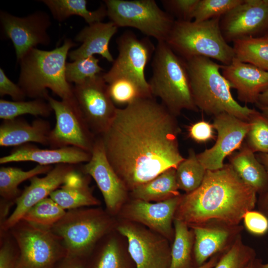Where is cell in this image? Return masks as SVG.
Instances as JSON below:
<instances>
[{
    "instance_id": "obj_54",
    "label": "cell",
    "mask_w": 268,
    "mask_h": 268,
    "mask_svg": "<svg viewBox=\"0 0 268 268\" xmlns=\"http://www.w3.org/2000/svg\"><path fill=\"white\" fill-rule=\"evenodd\" d=\"M256 259L253 262H252L250 265L247 268H256Z\"/></svg>"
},
{
    "instance_id": "obj_11",
    "label": "cell",
    "mask_w": 268,
    "mask_h": 268,
    "mask_svg": "<svg viewBox=\"0 0 268 268\" xmlns=\"http://www.w3.org/2000/svg\"><path fill=\"white\" fill-rule=\"evenodd\" d=\"M47 101L56 117V125L49 136L50 147L74 146L91 153L97 136L90 130L76 101H59L49 95Z\"/></svg>"
},
{
    "instance_id": "obj_14",
    "label": "cell",
    "mask_w": 268,
    "mask_h": 268,
    "mask_svg": "<svg viewBox=\"0 0 268 268\" xmlns=\"http://www.w3.org/2000/svg\"><path fill=\"white\" fill-rule=\"evenodd\" d=\"M128 241L129 253L136 268H169L171 250L166 238L132 223L118 226Z\"/></svg>"
},
{
    "instance_id": "obj_24",
    "label": "cell",
    "mask_w": 268,
    "mask_h": 268,
    "mask_svg": "<svg viewBox=\"0 0 268 268\" xmlns=\"http://www.w3.org/2000/svg\"><path fill=\"white\" fill-rule=\"evenodd\" d=\"M50 123L36 119L31 124L21 118L3 120L0 125V146H18L30 142L49 145Z\"/></svg>"
},
{
    "instance_id": "obj_43",
    "label": "cell",
    "mask_w": 268,
    "mask_h": 268,
    "mask_svg": "<svg viewBox=\"0 0 268 268\" xmlns=\"http://www.w3.org/2000/svg\"><path fill=\"white\" fill-rule=\"evenodd\" d=\"M242 220L246 229L253 235L262 236L268 232V218L259 210L247 211Z\"/></svg>"
},
{
    "instance_id": "obj_13",
    "label": "cell",
    "mask_w": 268,
    "mask_h": 268,
    "mask_svg": "<svg viewBox=\"0 0 268 268\" xmlns=\"http://www.w3.org/2000/svg\"><path fill=\"white\" fill-rule=\"evenodd\" d=\"M0 23L3 37L13 44L18 62L38 45H48L51 42L47 32L51 20L44 11H36L25 17H17L1 10Z\"/></svg>"
},
{
    "instance_id": "obj_16",
    "label": "cell",
    "mask_w": 268,
    "mask_h": 268,
    "mask_svg": "<svg viewBox=\"0 0 268 268\" xmlns=\"http://www.w3.org/2000/svg\"><path fill=\"white\" fill-rule=\"evenodd\" d=\"M91 153L81 170L93 178L102 194L107 212L114 214L126 201L129 190L109 162L99 136Z\"/></svg>"
},
{
    "instance_id": "obj_32",
    "label": "cell",
    "mask_w": 268,
    "mask_h": 268,
    "mask_svg": "<svg viewBox=\"0 0 268 268\" xmlns=\"http://www.w3.org/2000/svg\"><path fill=\"white\" fill-rule=\"evenodd\" d=\"M206 171L194 150L189 149L187 158L181 161L176 169L179 189L186 193L195 191L201 185Z\"/></svg>"
},
{
    "instance_id": "obj_9",
    "label": "cell",
    "mask_w": 268,
    "mask_h": 268,
    "mask_svg": "<svg viewBox=\"0 0 268 268\" xmlns=\"http://www.w3.org/2000/svg\"><path fill=\"white\" fill-rule=\"evenodd\" d=\"M107 16L119 27L137 29L157 42L166 41L175 20L154 0H105Z\"/></svg>"
},
{
    "instance_id": "obj_34",
    "label": "cell",
    "mask_w": 268,
    "mask_h": 268,
    "mask_svg": "<svg viewBox=\"0 0 268 268\" xmlns=\"http://www.w3.org/2000/svg\"><path fill=\"white\" fill-rule=\"evenodd\" d=\"M66 211L48 197L31 207L21 219L37 226L51 229Z\"/></svg>"
},
{
    "instance_id": "obj_37",
    "label": "cell",
    "mask_w": 268,
    "mask_h": 268,
    "mask_svg": "<svg viewBox=\"0 0 268 268\" xmlns=\"http://www.w3.org/2000/svg\"><path fill=\"white\" fill-rule=\"evenodd\" d=\"M248 122L246 145L254 153H268V119L255 110Z\"/></svg>"
},
{
    "instance_id": "obj_47",
    "label": "cell",
    "mask_w": 268,
    "mask_h": 268,
    "mask_svg": "<svg viewBox=\"0 0 268 268\" xmlns=\"http://www.w3.org/2000/svg\"><path fill=\"white\" fill-rule=\"evenodd\" d=\"M15 204L13 202L6 201L2 199L0 200V226H2L6 221L10 214V209L12 205Z\"/></svg>"
},
{
    "instance_id": "obj_26",
    "label": "cell",
    "mask_w": 268,
    "mask_h": 268,
    "mask_svg": "<svg viewBox=\"0 0 268 268\" xmlns=\"http://www.w3.org/2000/svg\"><path fill=\"white\" fill-rule=\"evenodd\" d=\"M230 164L247 185L260 194L268 186V173L254 152L246 145L230 156Z\"/></svg>"
},
{
    "instance_id": "obj_4",
    "label": "cell",
    "mask_w": 268,
    "mask_h": 268,
    "mask_svg": "<svg viewBox=\"0 0 268 268\" xmlns=\"http://www.w3.org/2000/svg\"><path fill=\"white\" fill-rule=\"evenodd\" d=\"M184 60L192 95L198 110L214 116L226 113L248 121L255 109L242 106L234 99L230 85L220 72L221 65L204 57Z\"/></svg>"
},
{
    "instance_id": "obj_22",
    "label": "cell",
    "mask_w": 268,
    "mask_h": 268,
    "mask_svg": "<svg viewBox=\"0 0 268 268\" xmlns=\"http://www.w3.org/2000/svg\"><path fill=\"white\" fill-rule=\"evenodd\" d=\"M191 227L195 237L194 255L197 266L202 265L220 252L227 250L230 246H226L235 240L240 230L238 226L214 222Z\"/></svg>"
},
{
    "instance_id": "obj_8",
    "label": "cell",
    "mask_w": 268,
    "mask_h": 268,
    "mask_svg": "<svg viewBox=\"0 0 268 268\" xmlns=\"http://www.w3.org/2000/svg\"><path fill=\"white\" fill-rule=\"evenodd\" d=\"M9 231L19 250L16 268H55L67 256L62 240L51 229L21 219Z\"/></svg>"
},
{
    "instance_id": "obj_7",
    "label": "cell",
    "mask_w": 268,
    "mask_h": 268,
    "mask_svg": "<svg viewBox=\"0 0 268 268\" xmlns=\"http://www.w3.org/2000/svg\"><path fill=\"white\" fill-rule=\"evenodd\" d=\"M113 226L108 212L81 207L67 210L51 230L62 240L67 255L87 258Z\"/></svg>"
},
{
    "instance_id": "obj_52",
    "label": "cell",
    "mask_w": 268,
    "mask_h": 268,
    "mask_svg": "<svg viewBox=\"0 0 268 268\" xmlns=\"http://www.w3.org/2000/svg\"><path fill=\"white\" fill-rule=\"evenodd\" d=\"M256 268H268V262L267 263L264 264L258 260L256 262Z\"/></svg>"
},
{
    "instance_id": "obj_27",
    "label": "cell",
    "mask_w": 268,
    "mask_h": 268,
    "mask_svg": "<svg viewBox=\"0 0 268 268\" xmlns=\"http://www.w3.org/2000/svg\"><path fill=\"white\" fill-rule=\"evenodd\" d=\"M176 180V169L169 168L157 176L131 191L134 199L158 202L180 196Z\"/></svg>"
},
{
    "instance_id": "obj_5",
    "label": "cell",
    "mask_w": 268,
    "mask_h": 268,
    "mask_svg": "<svg viewBox=\"0 0 268 268\" xmlns=\"http://www.w3.org/2000/svg\"><path fill=\"white\" fill-rule=\"evenodd\" d=\"M151 67L152 74L148 82L153 97L159 98L176 117L185 109L199 110L192 95L185 61L165 41L157 42Z\"/></svg>"
},
{
    "instance_id": "obj_30",
    "label": "cell",
    "mask_w": 268,
    "mask_h": 268,
    "mask_svg": "<svg viewBox=\"0 0 268 268\" xmlns=\"http://www.w3.org/2000/svg\"><path fill=\"white\" fill-rule=\"evenodd\" d=\"M233 48L237 59L268 72V35L236 40Z\"/></svg>"
},
{
    "instance_id": "obj_51",
    "label": "cell",
    "mask_w": 268,
    "mask_h": 268,
    "mask_svg": "<svg viewBox=\"0 0 268 268\" xmlns=\"http://www.w3.org/2000/svg\"><path fill=\"white\" fill-rule=\"evenodd\" d=\"M256 157L268 173V153H260Z\"/></svg>"
},
{
    "instance_id": "obj_49",
    "label": "cell",
    "mask_w": 268,
    "mask_h": 268,
    "mask_svg": "<svg viewBox=\"0 0 268 268\" xmlns=\"http://www.w3.org/2000/svg\"><path fill=\"white\" fill-rule=\"evenodd\" d=\"M220 257L219 254L215 255L202 265L193 268H213Z\"/></svg>"
},
{
    "instance_id": "obj_6",
    "label": "cell",
    "mask_w": 268,
    "mask_h": 268,
    "mask_svg": "<svg viewBox=\"0 0 268 268\" xmlns=\"http://www.w3.org/2000/svg\"><path fill=\"white\" fill-rule=\"evenodd\" d=\"M221 17L200 22L175 20L166 42L184 60L204 57L228 65L235 53L222 34Z\"/></svg>"
},
{
    "instance_id": "obj_21",
    "label": "cell",
    "mask_w": 268,
    "mask_h": 268,
    "mask_svg": "<svg viewBox=\"0 0 268 268\" xmlns=\"http://www.w3.org/2000/svg\"><path fill=\"white\" fill-rule=\"evenodd\" d=\"M91 153L74 146L42 149L30 143L15 147L10 153L0 158V164L31 161L42 165H77L86 163Z\"/></svg>"
},
{
    "instance_id": "obj_25",
    "label": "cell",
    "mask_w": 268,
    "mask_h": 268,
    "mask_svg": "<svg viewBox=\"0 0 268 268\" xmlns=\"http://www.w3.org/2000/svg\"><path fill=\"white\" fill-rule=\"evenodd\" d=\"M90 178L81 170L75 169L49 197L66 210L99 205L100 201L93 196L89 186Z\"/></svg>"
},
{
    "instance_id": "obj_15",
    "label": "cell",
    "mask_w": 268,
    "mask_h": 268,
    "mask_svg": "<svg viewBox=\"0 0 268 268\" xmlns=\"http://www.w3.org/2000/svg\"><path fill=\"white\" fill-rule=\"evenodd\" d=\"M212 125L217 133L216 142L210 148L197 154V157L206 170L213 171L222 168L225 158L241 148L249 123L223 113L214 116Z\"/></svg>"
},
{
    "instance_id": "obj_19",
    "label": "cell",
    "mask_w": 268,
    "mask_h": 268,
    "mask_svg": "<svg viewBox=\"0 0 268 268\" xmlns=\"http://www.w3.org/2000/svg\"><path fill=\"white\" fill-rule=\"evenodd\" d=\"M182 195L168 200L151 202L134 199L124 209L125 216L140 223L171 239L174 234L172 222Z\"/></svg>"
},
{
    "instance_id": "obj_46",
    "label": "cell",
    "mask_w": 268,
    "mask_h": 268,
    "mask_svg": "<svg viewBox=\"0 0 268 268\" xmlns=\"http://www.w3.org/2000/svg\"><path fill=\"white\" fill-rule=\"evenodd\" d=\"M86 258L67 255L55 268H87Z\"/></svg>"
},
{
    "instance_id": "obj_41",
    "label": "cell",
    "mask_w": 268,
    "mask_h": 268,
    "mask_svg": "<svg viewBox=\"0 0 268 268\" xmlns=\"http://www.w3.org/2000/svg\"><path fill=\"white\" fill-rule=\"evenodd\" d=\"M19 250L9 230L0 231V268H16Z\"/></svg>"
},
{
    "instance_id": "obj_28",
    "label": "cell",
    "mask_w": 268,
    "mask_h": 268,
    "mask_svg": "<svg viewBox=\"0 0 268 268\" xmlns=\"http://www.w3.org/2000/svg\"><path fill=\"white\" fill-rule=\"evenodd\" d=\"M50 9L53 17L62 22L69 17L77 15L81 17L88 24L102 22L107 16L105 4L93 11L87 8L86 0H43L41 1Z\"/></svg>"
},
{
    "instance_id": "obj_29",
    "label": "cell",
    "mask_w": 268,
    "mask_h": 268,
    "mask_svg": "<svg viewBox=\"0 0 268 268\" xmlns=\"http://www.w3.org/2000/svg\"><path fill=\"white\" fill-rule=\"evenodd\" d=\"M53 167L52 165L38 164L33 168L24 171L20 168L2 166L0 168V199L15 204L22 191L19 185L27 180L41 174L47 173Z\"/></svg>"
},
{
    "instance_id": "obj_39",
    "label": "cell",
    "mask_w": 268,
    "mask_h": 268,
    "mask_svg": "<svg viewBox=\"0 0 268 268\" xmlns=\"http://www.w3.org/2000/svg\"><path fill=\"white\" fill-rule=\"evenodd\" d=\"M243 0H199L193 15L196 22L222 17Z\"/></svg>"
},
{
    "instance_id": "obj_10",
    "label": "cell",
    "mask_w": 268,
    "mask_h": 268,
    "mask_svg": "<svg viewBox=\"0 0 268 268\" xmlns=\"http://www.w3.org/2000/svg\"><path fill=\"white\" fill-rule=\"evenodd\" d=\"M116 43L119 54L110 69L102 73L105 81L109 84L118 79H125L134 84L143 96L153 97L144 70L155 46L148 37L138 38L130 31L121 34Z\"/></svg>"
},
{
    "instance_id": "obj_42",
    "label": "cell",
    "mask_w": 268,
    "mask_h": 268,
    "mask_svg": "<svg viewBox=\"0 0 268 268\" xmlns=\"http://www.w3.org/2000/svg\"><path fill=\"white\" fill-rule=\"evenodd\" d=\"M199 0H162L166 12L177 17L176 20L190 21Z\"/></svg>"
},
{
    "instance_id": "obj_17",
    "label": "cell",
    "mask_w": 268,
    "mask_h": 268,
    "mask_svg": "<svg viewBox=\"0 0 268 268\" xmlns=\"http://www.w3.org/2000/svg\"><path fill=\"white\" fill-rule=\"evenodd\" d=\"M222 34L229 42L268 29V0H243L220 18Z\"/></svg>"
},
{
    "instance_id": "obj_50",
    "label": "cell",
    "mask_w": 268,
    "mask_h": 268,
    "mask_svg": "<svg viewBox=\"0 0 268 268\" xmlns=\"http://www.w3.org/2000/svg\"><path fill=\"white\" fill-rule=\"evenodd\" d=\"M256 104L258 107L268 106V88L259 95Z\"/></svg>"
},
{
    "instance_id": "obj_33",
    "label": "cell",
    "mask_w": 268,
    "mask_h": 268,
    "mask_svg": "<svg viewBox=\"0 0 268 268\" xmlns=\"http://www.w3.org/2000/svg\"><path fill=\"white\" fill-rule=\"evenodd\" d=\"M52 111L49 102L43 99L19 101L0 100V119L2 120H11L26 114L47 117Z\"/></svg>"
},
{
    "instance_id": "obj_48",
    "label": "cell",
    "mask_w": 268,
    "mask_h": 268,
    "mask_svg": "<svg viewBox=\"0 0 268 268\" xmlns=\"http://www.w3.org/2000/svg\"><path fill=\"white\" fill-rule=\"evenodd\" d=\"M259 195L260 197L257 202L259 211L268 218V186L263 193Z\"/></svg>"
},
{
    "instance_id": "obj_40",
    "label": "cell",
    "mask_w": 268,
    "mask_h": 268,
    "mask_svg": "<svg viewBox=\"0 0 268 268\" xmlns=\"http://www.w3.org/2000/svg\"><path fill=\"white\" fill-rule=\"evenodd\" d=\"M108 84V92L115 105H126L143 96L137 87L128 80L120 79Z\"/></svg>"
},
{
    "instance_id": "obj_12",
    "label": "cell",
    "mask_w": 268,
    "mask_h": 268,
    "mask_svg": "<svg viewBox=\"0 0 268 268\" xmlns=\"http://www.w3.org/2000/svg\"><path fill=\"white\" fill-rule=\"evenodd\" d=\"M102 73L73 86L78 107L90 130L97 136L107 129L117 108L110 97L108 84Z\"/></svg>"
},
{
    "instance_id": "obj_53",
    "label": "cell",
    "mask_w": 268,
    "mask_h": 268,
    "mask_svg": "<svg viewBox=\"0 0 268 268\" xmlns=\"http://www.w3.org/2000/svg\"><path fill=\"white\" fill-rule=\"evenodd\" d=\"M261 110V113L268 119V106L258 107Z\"/></svg>"
},
{
    "instance_id": "obj_1",
    "label": "cell",
    "mask_w": 268,
    "mask_h": 268,
    "mask_svg": "<svg viewBox=\"0 0 268 268\" xmlns=\"http://www.w3.org/2000/svg\"><path fill=\"white\" fill-rule=\"evenodd\" d=\"M176 116L153 97H140L117 108L99 136L107 158L129 191L185 158L179 146L181 129Z\"/></svg>"
},
{
    "instance_id": "obj_23",
    "label": "cell",
    "mask_w": 268,
    "mask_h": 268,
    "mask_svg": "<svg viewBox=\"0 0 268 268\" xmlns=\"http://www.w3.org/2000/svg\"><path fill=\"white\" fill-rule=\"evenodd\" d=\"M118 29V27L111 21L97 22L84 27L75 37V40L82 44L77 49L70 51L68 57L74 61L98 54L113 63L114 59L109 46Z\"/></svg>"
},
{
    "instance_id": "obj_35",
    "label": "cell",
    "mask_w": 268,
    "mask_h": 268,
    "mask_svg": "<svg viewBox=\"0 0 268 268\" xmlns=\"http://www.w3.org/2000/svg\"><path fill=\"white\" fill-rule=\"evenodd\" d=\"M110 234L100 240L93 249L95 253L91 268H124L118 241Z\"/></svg>"
},
{
    "instance_id": "obj_3",
    "label": "cell",
    "mask_w": 268,
    "mask_h": 268,
    "mask_svg": "<svg viewBox=\"0 0 268 268\" xmlns=\"http://www.w3.org/2000/svg\"><path fill=\"white\" fill-rule=\"evenodd\" d=\"M76 45L70 39L50 51L33 48L18 62L20 74L18 85L27 97L47 100L48 89L67 101L76 99L73 86L66 76V60L69 50Z\"/></svg>"
},
{
    "instance_id": "obj_20",
    "label": "cell",
    "mask_w": 268,
    "mask_h": 268,
    "mask_svg": "<svg viewBox=\"0 0 268 268\" xmlns=\"http://www.w3.org/2000/svg\"><path fill=\"white\" fill-rule=\"evenodd\" d=\"M221 73L238 98L246 103H256L259 95L268 88V72L234 58L228 65H221Z\"/></svg>"
},
{
    "instance_id": "obj_38",
    "label": "cell",
    "mask_w": 268,
    "mask_h": 268,
    "mask_svg": "<svg viewBox=\"0 0 268 268\" xmlns=\"http://www.w3.org/2000/svg\"><path fill=\"white\" fill-rule=\"evenodd\" d=\"M99 60L95 56H90L73 61L67 62L66 65V78L70 83L77 84L88 78L101 74L104 69L99 65Z\"/></svg>"
},
{
    "instance_id": "obj_31",
    "label": "cell",
    "mask_w": 268,
    "mask_h": 268,
    "mask_svg": "<svg viewBox=\"0 0 268 268\" xmlns=\"http://www.w3.org/2000/svg\"><path fill=\"white\" fill-rule=\"evenodd\" d=\"M174 241L171 249L169 268H191L193 232L183 221L174 219Z\"/></svg>"
},
{
    "instance_id": "obj_36",
    "label": "cell",
    "mask_w": 268,
    "mask_h": 268,
    "mask_svg": "<svg viewBox=\"0 0 268 268\" xmlns=\"http://www.w3.org/2000/svg\"><path fill=\"white\" fill-rule=\"evenodd\" d=\"M255 257L254 250L245 245L239 234L213 268H247Z\"/></svg>"
},
{
    "instance_id": "obj_18",
    "label": "cell",
    "mask_w": 268,
    "mask_h": 268,
    "mask_svg": "<svg viewBox=\"0 0 268 268\" xmlns=\"http://www.w3.org/2000/svg\"><path fill=\"white\" fill-rule=\"evenodd\" d=\"M75 165L58 164L46 176L31 178L29 186L25 187L15 203V208L4 222L0 226V231L9 230L20 221L24 214L33 205L48 197L61 187L70 174L76 169Z\"/></svg>"
},
{
    "instance_id": "obj_44",
    "label": "cell",
    "mask_w": 268,
    "mask_h": 268,
    "mask_svg": "<svg viewBox=\"0 0 268 268\" xmlns=\"http://www.w3.org/2000/svg\"><path fill=\"white\" fill-rule=\"evenodd\" d=\"M213 127L212 124L204 121H200L188 127L190 138L198 143L205 142L213 138Z\"/></svg>"
},
{
    "instance_id": "obj_2",
    "label": "cell",
    "mask_w": 268,
    "mask_h": 268,
    "mask_svg": "<svg viewBox=\"0 0 268 268\" xmlns=\"http://www.w3.org/2000/svg\"><path fill=\"white\" fill-rule=\"evenodd\" d=\"M257 194L230 164H224L206 170L200 187L182 195L174 219L191 227L213 222L238 226L245 213L255 207Z\"/></svg>"
},
{
    "instance_id": "obj_45",
    "label": "cell",
    "mask_w": 268,
    "mask_h": 268,
    "mask_svg": "<svg viewBox=\"0 0 268 268\" xmlns=\"http://www.w3.org/2000/svg\"><path fill=\"white\" fill-rule=\"evenodd\" d=\"M10 96L13 101H23L27 97L21 88L12 82L5 74L2 68H0V96Z\"/></svg>"
}]
</instances>
